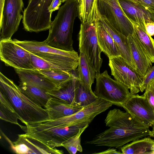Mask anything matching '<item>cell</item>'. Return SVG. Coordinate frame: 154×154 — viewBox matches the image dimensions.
Instances as JSON below:
<instances>
[{"label":"cell","instance_id":"obj_34","mask_svg":"<svg viewBox=\"0 0 154 154\" xmlns=\"http://www.w3.org/2000/svg\"><path fill=\"white\" fill-rule=\"evenodd\" d=\"M93 154H122V152H119L118 151H116V149H115L113 148H109L108 149L105 150L101 152H94L93 153Z\"/></svg>","mask_w":154,"mask_h":154},{"label":"cell","instance_id":"obj_22","mask_svg":"<svg viewBox=\"0 0 154 154\" xmlns=\"http://www.w3.org/2000/svg\"><path fill=\"white\" fill-rule=\"evenodd\" d=\"M18 86L28 98L42 107H44L50 98L46 91L36 86L20 82Z\"/></svg>","mask_w":154,"mask_h":154},{"label":"cell","instance_id":"obj_4","mask_svg":"<svg viewBox=\"0 0 154 154\" xmlns=\"http://www.w3.org/2000/svg\"><path fill=\"white\" fill-rule=\"evenodd\" d=\"M16 44L35 55L47 60L60 64L76 70L79 61V56L74 50L69 51L58 49L50 46L44 41L24 40L14 39Z\"/></svg>","mask_w":154,"mask_h":154},{"label":"cell","instance_id":"obj_8","mask_svg":"<svg viewBox=\"0 0 154 154\" xmlns=\"http://www.w3.org/2000/svg\"><path fill=\"white\" fill-rule=\"evenodd\" d=\"M109 66L115 80L126 86L131 94L143 92V78L121 56L109 58Z\"/></svg>","mask_w":154,"mask_h":154},{"label":"cell","instance_id":"obj_1","mask_svg":"<svg viewBox=\"0 0 154 154\" xmlns=\"http://www.w3.org/2000/svg\"><path fill=\"white\" fill-rule=\"evenodd\" d=\"M104 122L109 128L85 142L86 144L120 148L128 142L149 135V127L118 109L110 110Z\"/></svg>","mask_w":154,"mask_h":154},{"label":"cell","instance_id":"obj_18","mask_svg":"<svg viewBox=\"0 0 154 154\" xmlns=\"http://www.w3.org/2000/svg\"><path fill=\"white\" fill-rule=\"evenodd\" d=\"M76 70L78 79L81 84L85 89L92 90L91 86L95 79L96 71L88 57L82 52H80Z\"/></svg>","mask_w":154,"mask_h":154},{"label":"cell","instance_id":"obj_7","mask_svg":"<svg viewBox=\"0 0 154 154\" xmlns=\"http://www.w3.org/2000/svg\"><path fill=\"white\" fill-rule=\"evenodd\" d=\"M97 20L92 22L81 23L79 33V50L85 55L94 68L96 74L100 73L102 60V51L98 42Z\"/></svg>","mask_w":154,"mask_h":154},{"label":"cell","instance_id":"obj_16","mask_svg":"<svg viewBox=\"0 0 154 154\" xmlns=\"http://www.w3.org/2000/svg\"><path fill=\"white\" fill-rule=\"evenodd\" d=\"M20 82L41 88L47 92L60 88L42 74L38 70L15 69Z\"/></svg>","mask_w":154,"mask_h":154},{"label":"cell","instance_id":"obj_33","mask_svg":"<svg viewBox=\"0 0 154 154\" xmlns=\"http://www.w3.org/2000/svg\"><path fill=\"white\" fill-rule=\"evenodd\" d=\"M145 28L149 35L151 36L154 35V22H149L146 23Z\"/></svg>","mask_w":154,"mask_h":154},{"label":"cell","instance_id":"obj_31","mask_svg":"<svg viewBox=\"0 0 154 154\" xmlns=\"http://www.w3.org/2000/svg\"><path fill=\"white\" fill-rule=\"evenodd\" d=\"M154 79V65L152 66L143 78L142 91L146 89L149 83Z\"/></svg>","mask_w":154,"mask_h":154},{"label":"cell","instance_id":"obj_35","mask_svg":"<svg viewBox=\"0 0 154 154\" xmlns=\"http://www.w3.org/2000/svg\"><path fill=\"white\" fill-rule=\"evenodd\" d=\"M0 14L2 12L5 0H0Z\"/></svg>","mask_w":154,"mask_h":154},{"label":"cell","instance_id":"obj_11","mask_svg":"<svg viewBox=\"0 0 154 154\" xmlns=\"http://www.w3.org/2000/svg\"><path fill=\"white\" fill-rule=\"evenodd\" d=\"M23 7V0H5L0 14V41L11 39L17 30L23 17L21 13Z\"/></svg>","mask_w":154,"mask_h":154},{"label":"cell","instance_id":"obj_19","mask_svg":"<svg viewBox=\"0 0 154 154\" xmlns=\"http://www.w3.org/2000/svg\"><path fill=\"white\" fill-rule=\"evenodd\" d=\"M96 29L98 43L102 51L109 58L121 56L118 46L99 20L97 23Z\"/></svg>","mask_w":154,"mask_h":154},{"label":"cell","instance_id":"obj_27","mask_svg":"<svg viewBox=\"0 0 154 154\" xmlns=\"http://www.w3.org/2000/svg\"><path fill=\"white\" fill-rule=\"evenodd\" d=\"M97 98L92 90L85 89L78 79L75 91L74 103L75 104L84 107L92 103Z\"/></svg>","mask_w":154,"mask_h":154},{"label":"cell","instance_id":"obj_30","mask_svg":"<svg viewBox=\"0 0 154 154\" xmlns=\"http://www.w3.org/2000/svg\"><path fill=\"white\" fill-rule=\"evenodd\" d=\"M143 94L154 109V79L148 84Z\"/></svg>","mask_w":154,"mask_h":154},{"label":"cell","instance_id":"obj_5","mask_svg":"<svg viewBox=\"0 0 154 154\" xmlns=\"http://www.w3.org/2000/svg\"><path fill=\"white\" fill-rule=\"evenodd\" d=\"M53 1L29 0L23 12L22 23L26 31L38 32L49 29L52 21L49 8Z\"/></svg>","mask_w":154,"mask_h":154},{"label":"cell","instance_id":"obj_28","mask_svg":"<svg viewBox=\"0 0 154 154\" xmlns=\"http://www.w3.org/2000/svg\"><path fill=\"white\" fill-rule=\"evenodd\" d=\"M33 66L36 70L57 69L69 72L73 71L70 68L54 62L47 60L29 52Z\"/></svg>","mask_w":154,"mask_h":154},{"label":"cell","instance_id":"obj_2","mask_svg":"<svg viewBox=\"0 0 154 154\" xmlns=\"http://www.w3.org/2000/svg\"><path fill=\"white\" fill-rule=\"evenodd\" d=\"M78 16V0H67L59 9L44 42L58 49L74 51L72 34L74 21Z\"/></svg>","mask_w":154,"mask_h":154},{"label":"cell","instance_id":"obj_26","mask_svg":"<svg viewBox=\"0 0 154 154\" xmlns=\"http://www.w3.org/2000/svg\"><path fill=\"white\" fill-rule=\"evenodd\" d=\"M38 71L60 87L66 85L73 79L75 75L72 72L57 69H43Z\"/></svg>","mask_w":154,"mask_h":154},{"label":"cell","instance_id":"obj_3","mask_svg":"<svg viewBox=\"0 0 154 154\" xmlns=\"http://www.w3.org/2000/svg\"><path fill=\"white\" fill-rule=\"evenodd\" d=\"M0 88L11 102L19 119L25 125L48 119L46 109L30 99L18 86L1 72Z\"/></svg>","mask_w":154,"mask_h":154},{"label":"cell","instance_id":"obj_25","mask_svg":"<svg viewBox=\"0 0 154 154\" xmlns=\"http://www.w3.org/2000/svg\"><path fill=\"white\" fill-rule=\"evenodd\" d=\"M0 118L5 121L17 125L22 129L23 126L18 122V115L11 102L0 90Z\"/></svg>","mask_w":154,"mask_h":154},{"label":"cell","instance_id":"obj_6","mask_svg":"<svg viewBox=\"0 0 154 154\" xmlns=\"http://www.w3.org/2000/svg\"><path fill=\"white\" fill-rule=\"evenodd\" d=\"M94 93L98 98L118 106L123 104L133 95L125 85L112 79L105 70L96 74Z\"/></svg>","mask_w":154,"mask_h":154},{"label":"cell","instance_id":"obj_15","mask_svg":"<svg viewBox=\"0 0 154 154\" xmlns=\"http://www.w3.org/2000/svg\"><path fill=\"white\" fill-rule=\"evenodd\" d=\"M99 20L117 45L119 50L121 56L137 71V66L131 53L127 37L116 29L106 19L101 15Z\"/></svg>","mask_w":154,"mask_h":154},{"label":"cell","instance_id":"obj_29","mask_svg":"<svg viewBox=\"0 0 154 154\" xmlns=\"http://www.w3.org/2000/svg\"><path fill=\"white\" fill-rule=\"evenodd\" d=\"M87 124L80 128L79 132L63 142L62 146L64 147L70 154H75L78 151L82 152V148L81 143V136L89 126Z\"/></svg>","mask_w":154,"mask_h":154},{"label":"cell","instance_id":"obj_36","mask_svg":"<svg viewBox=\"0 0 154 154\" xmlns=\"http://www.w3.org/2000/svg\"><path fill=\"white\" fill-rule=\"evenodd\" d=\"M149 136L154 138V125L153 126L152 130L150 131Z\"/></svg>","mask_w":154,"mask_h":154},{"label":"cell","instance_id":"obj_14","mask_svg":"<svg viewBox=\"0 0 154 154\" xmlns=\"http://www.w3.org/2000/svg\"><path fill=\"white\" fill-rule=\"evenodd\" d=\"M131 53L137 66V72L143 78L152 66V62L138 40L134 30L128 37Z\"/></svg>","mask_w":154,"mask_h":154},{"label":"cell","instance_id":"obj_12","mask_svg":"<svg viewBox=\"0 0 154 154\" xmlns=\"http://www.w3.org/2000/svg\"><path fill=\"white\" fill-rule=\"evenodd\" d=\"M122 107L132 116L148 126L154 125V109L143 94H133Z\"/></svg>","mask_w":154,"mask_h":154},{"label":"cell","instance_id":"obj_9","mask_svg":"<svg viewBox=\"0 0 154 154\" xmlns=\"http://www.w3.org/2000/svg\"><path fill=\"white\" fill-rule=\"evenodd\" d=\"M98 8L100 15L118 31L127 37L133 33V26L118 0H98Z\"/></svg>","mask_w":154,"mask_h":154},{"label":"cell","instance_id":"obj_32","mask_svg":"<svg viewBox=\"0 0 154 154\" xmlns=\"http://www.w3.org/2000/svg\"><path fill=\"white\" fill-rule=\"evenodd\" d=\"M154 12V0H131Z\"/></svg>","mask_w":154,"mask_h":154},{"label":"cell","instance_id":"obj_20","mask_svg":"<svg viewBox=\"0 0 154 154\" xmlns=\"http://www.w3.org/2000/svg\"><path fill=\"white\" fill-rule=\"evenodd\" d=\"M78 17L81 23L99 20L98 0H78Z\"/></svg>","mask_w":154,"mask_h":154},{"label":"cell","instance_id":"obj_17","mask_svg":"<svg viewBox=\"0 0 154 154\" xmlns=\"http://www.w3.org/2000/svg\"><path fill=\"white\" fill-rule=\"evenodd\" d=\"M83 107L77 105L69 104L59 99L50 97L44 108L48 113V119H54L72 115Z\"/></svg>","mask_w":154,"mask_h":154},{"label":"cell","instance_id":"obj_10","mask_svg":"<svg viewBox=\"0 0 154 154\" xmlns=\"http://www.w3.org/2000/svg\"><path fill=\"white\" fill-rule=\"evenodd\" d=\"M0 57L6 65L15 69L36 70L33 65L29 52L11 39L0 41Z\"/></svg>","mask_w":154,"mask_h":154},{"label":"cell","instance_id":"obj_23","mask_svg":"<svg viewBox=\"0 0 154 154\" xmlns=\"http://www.w3.org/2000/svg\"><path fill=\"white\" fill-rule=\"evenodd\" d=\"M132 23L137 38L152 63H154V39L147 33L145 26L129 19Z\"/></svg>","mask_w":154,"mask_h":154},{"label":"cell","instance_id":"obj_24","mask_svg":"<svg viewBox=\"0 0 154 154\" xmlns=\"http://www.w3.org/2000/svg\"><path fill=\"white\" fill-rule=\"evenodd\" d=\"M78 78L75 74L73 79L66 85L59 88L47 91L46 93L50 97L64 100L71 105L75 103V84Z\"/></svg>","mask_w":154,"mask_h":154},{"label":"cell","instance_id":"obj_13","mask_svg":"<svg viewBox=\"0 0 154 154\" xmlns=\"http://www.w3.org/2000/svg\"><path fill=\"white\" fill-rule=\"evenodd\" d=\"M127 17L140 25L145 26L149 22H154V12L131 0H118Z\"/></svg>","mask_w":154,"mask_h":154},{"label":"cell","instance_id":"obj_21","mask_svg":"<svg viewBox=\"0 0 154 154\" xmlns=\"http://www.w3.org/2000/svg\"><path fill=\"white\" fill-rule=\"evenodd\" d=\"M123 154H154V140L145 137L126 144L120 148Z\"/></svg>","mask_w":154,"mask_h":154}]
</instances>
